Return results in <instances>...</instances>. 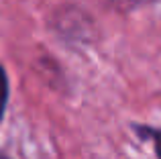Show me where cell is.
Here are the masks:
<instances>
[{"mask_svg":"<svg viewBox=\"0 0 161 159\" xmlns=\"http://www.w3.org/2000/svg\"><path fill=\"white\" fill-rule=\"evenodd\" d=\"M143 133H149V137H153L155 141V151H157V157L161 159V131L153 133V131H143Z\"/></svg>","mask_w":161,"mask_h":159,"instance_id":"obj_2","label":"cell"},{"mask_svg":"<svg viewBox=\"0 0 161 159\" xmlns=\"http://www.w3.org/2000/svg\"><path fill=\"white\" fill-rule=\"evenodd\" d=\"M6 100H8V82H6V74L0 68V118L4 114V108H6Z\"/></svg>","mask_w":161,"mask_h":159,"instance_id":"obj_1","label":"cell"},{"mask_svg":"<svg viewBox=\"0 0 161 159\" xmlns=\"http://www.w3.org/2000/svg\"><path fill=\"white\" fill-rule=\"evenodd\" d=\"M0 159H6V157H0Z\"/></svg>","mask_w":161,"mask_h":159,"instance_id":"obj_3","label":"cell"}]
</instances>
